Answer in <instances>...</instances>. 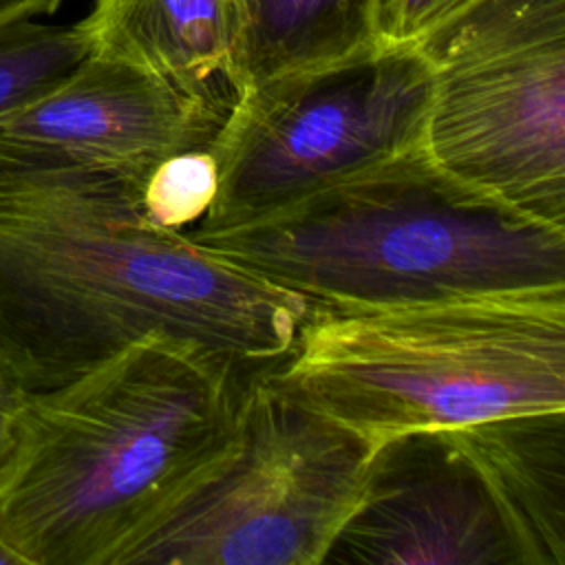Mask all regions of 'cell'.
<instances>
[{
    "instance_id": "1",
    "label": "cell",
    "mask_w": 565,
    "mask_h": 565,
    "mask_svg": "<svg viewBox=\"0 0 565 565\" xmlns=\"http://www.w3.org/2000/svg\"><path fill=\"white\" fill-rule=\"evenodd\" d=\"M309 302L154 225L141 185L75 172L0 210V375L57 388L150 333L243 366L282 358Z\"/></svg>"
},
{
    "instance_id": "2",
    "label": "cell",
    "mask_w": 565,
    "mask_h": 565,
    "mask_svg": "<svg viewBox=\"0 0 565 565\" xmlns=\"http://www.w3.org/2000/svg\"><path fill=\"white\" fill-rule=\"evenodd\" d=\"M249 366L150 333L88 373L26 393L0 479L18 565H117L232 444Z\"/></svg>"
},
{
    "instance_id": "3",
    "label": "cell",
    "mask_w": 565,
    "mask_h": 565,
    "mask_svg": "<svg viewBox=\"0 0 565 565\" xmlns=\"http://www.w3.org/2000/svg\"><path fill=\"white\" fill-rule=\"evenodd\" d=\"M188 236L309 307L565 289V227L452 177L424 141L265 216Z\"/></svg>"
},
{
    "instance_id": "4",
    "label": "cell",
    "mask_w": 565,
    "mask_h": 565,
    "mask_svg": "<svg viewBox=\"0 0 565 565\" xmlns=\"http://www.w3.org/2000/svg\"><path fill=\"white\" fill-rule=\"evenodd\" d=\"M265 380L373 446L565 408V289L309 307Z\"/></svg>"
},
{
    "instance_id": "5",
    "label": "cell",
    "mask_w": 565,
    "mask_h": 565,
    "mask_svg": "<svg viewBox=\"0 0 565 565\" xmlns=\"http://www.w3.org/2000/svg\"><path fill=\"white\" fill-rule=\"evenodd\" d=\"M375 446L249 373L236 433L117 565H322Z\"/></svg>"
},
{
    "instance_id": "6",
    "label": "cell",
    "mask_w": 565,
    "mask_h": 565,
    "mask_svg": "<svg viewBox=\"0 0 565 565\" xmlns=\"http://www.w3.org/2000/svg\"><path fill=\"white\" fill-rule=\"evenodd\" d=\"M413 46L433 75L428 154L565 227V0H459Z\"/></svg>"
},
{
    "instance_id": "7",
    "label": "cell",
    "mask_w": 565,
    "mask_h": 565,
    "mask_svg": "<svg viewBox=\"0 0 565 565\" xmlns=\"http://www.w3.org/2000/svg\"><path fill=\"white\" fill-rule=\"evenodd\" d=\"M430 95L413 44H373L243 90L210 143L218 190L194 234L265 216L419 143Z\"/></svg>"
},
{
    "instance_id": "8",
    "label": "cell",
    "mask_w": 565,
    "mask_h": 565,
    "mask_svg": "<svg viewBox=\"0 0 565 565\" xmlns=\"http://www.w3.org/2000/svg\"><path fill=\"white\" fill-rule=\"evenodd\" d=\"M230 108L93 51L49 95L0 117V205L71 172H110L143 188L166 157L207 148Z\"/></svg>"
},
{
    "instance_id": "9",
    "label": "cell",
    "mask_w": 565,
    "mask_h": 565,
    "mask_svg": "<svg viewBox=\"0 0 565 565\" xmlns=\"http://www.w3.org/2000/svg\"><path fill=\"white\" fill-rule=\"evenodd\" d=\"M327 563L521 565L481 470L450 428L408 430L375 446Z\"/></svg>"
},
{
    "instance_id": "10",
    "label": "cell",
    "mask_w": 565,
    "mask_h": 565,
    "mask_svg": "<svg viewBox=\"0 0 565 565\" xmlns=\"http://www.w3.org/2000/svg\"><path fill=\"white\" fill-rule=\"evenodd\" d=\"M481 470L521 565H565V408L450 428Z\"/></svg>"
},
{
    "instance_id": "11",
    "label": "cell",
    "mask_w": 565,
    "mask_h": 565,
    "mask_svg": "<svg viewBox=\"0 0 565 565\" xmlns=\"http://www.w3.org/2000/svg\"><path fill=\"white\" fill-rule=\"evenodd\" d=\"M79 24L95 53L139 64L194 97L236 99L225 0H93Z\"/></svg>"
},
{
    "instance_id": "12",
    "label": "cell",
    "mask_w": 565,
    "mask_h": 565,
    "mask_svg": "<svg viewBox=\"0 0 565 565\" xmlns=\"http://www.w3.org/2000/svg\"><path fill=\"white\" fill-rule=\"evenodd\" d=\"M225 9L234 95L377 44V0H225Z\"/></svg>"
},
{
    "instance_id": "13",
    "label": "cell",
    "mask_w": 565,
    "mask_h": 565,
    "mask_svg": "<svg viewBox=\"0 0 565 565\" xmlns=\"http://www.w3.org/2000/svg\"><path fill=\"white\" fill-rule=\"evenodd\" d=\"M93 53L86 29L33 20L0 26V117L15 113L66 82Z\"/></svg>"
},
{
    "instance_id": "14",
    "label": "cell",
    "mask_w": 565,
    "mask_h": 565,
    "mask_svg": "<svg viewBox=\"0 0 565 565\" xmlns=\"http://www.w3.org/2000/svg\"><path fill=\"white\" fill-rule=\"evenodd\" d=\"M218 190L216 159L207 148H190L159 161L141 188V210L159 227L183 232L212 207Z\"/></svg>"
},
{
    "instance_id": "15",
    "label": "cell",
    "mask_w": 565,
    "mask_h": 565,
    "mask_svg": "<svg viewBox=\"0 0 565 565\" xmlns=\"http://www.w3.org/2000/svg\"><path fill=\"white\" fill-rule=\"evenodd\" d=\"M459 0H377L375 40L386 46L413 44Z\"/></svg>"
},
{
    "instance_id": "16",
    "label": "cell",
    "mask_w": 565,
    "mask_h": 565,
    "mask_svg": "<svg viewBox=\"0 0 565 565\" xmlns=\"http://www.w3.org/2000/svg\"><path fill=\"white\" fill-rule=\"evenodd\" d=\"M26 393L0 375V479L11 461L18 441V424Z\"/></svg>"
},
{
    "instance_id": "17",
    "label": "cell",
    "mask_w": 565,
    "mask_h": 565,
    "mask_svg": "<svg viewBox=\"0 0 565 565\" xmlns=\"http://www.w3.org/2000/svg\"><path fill=\"white\" fill-rule=\"evenodd\" d=\"M64 0H0V26L51 15Z\"/></svg>"
},
{
    "instance_id": "18",
    "label": "cell",
    "mask_w": 565,
    "mask_h": 565,
    "mask_svg": "<svg viewBox=\"0 0 565 565\" xmlns=\"http://www.w3.org/2000/svg\"><path fill=\"white\" fill-rule=\"evenodd\" d=\"M0 565H18V558L2 545H0Z\"/></svg>"
}]
</instances>
